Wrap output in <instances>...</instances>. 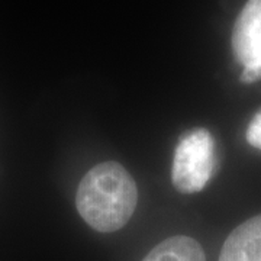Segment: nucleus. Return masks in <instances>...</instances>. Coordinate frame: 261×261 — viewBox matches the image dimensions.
<instances>
[{
    "label": "nucleus",
    "instance_id": "423d86ee",
    "mask_svg": "<svg viewBox=\"0 0 261 261\" xmlns=\"http://www.w3.org/2000/svg\"><path fill=\"white\" fill-rule=\"evenodd\" d=\"M247 141L254 148L261 149V109L254 115V118L250 122L247 128Z\"/></svg>",
    "mask_w": 261,
    "mask_h": 261
},
{
    "label": "nucleus",
    "instance_id": "39448f33",
    "mask_svg": "<svg viewBox=\"0 0 261 261\" xmlns=\"http://www.w3.org/2000/svg\"><path fill=\"white\" fill-rule=\"evenodd\" d=\"M142 261H206V257L196 240L176 235L154 247Z\"/></svg>",
    "mask_w": 261,
    "mask_h": 261
},
{
    "label": "nucleus",
    "instance_id": "f03ea898",
    "mask_svg": "<svg viewBox=\"0 0 261 261\" xmlns=\"http://www.w3.org/2000/svg\"><path fill=\"white\" fill-rule=\"evenodd\" d=\"M215 167V142L209 130L196 128L186 132L178 141L171 181L180 193L200 192L211 180Z\"/></svg>",
    "mask_w": 261,
    "mask_h": 261
},
{
    "label": "nucleus",
    "instance_id": "f257e3e1",
    "mask_svg": "<svg viewBox=\"0 0 261 261\" xmlns=\"http://www.w3.org/2000/svg\"><path fill=\"white\" fill-rule=\"evenodd\" d=\"M138 203V189L126 168L115 161L94 166L80 181L75 206L89 226L115 232L128 224Z\"/></svg>",
    "mask_w": 261,
    "mask_h": 261
},
{
    "label": "nucleus",
    "instance_id": "0eeeda50",
    "mask_svg": "<svg viewBox=\"0 0 261 261\" xmlns=\"http://www.w3.org/2000/svg\"><path fill=\"white\" fill-rule=\"evenodd\" d=\"M240 79L245 84L258 82V80H261V67H245Z\"/></svg>",
    "mask_w": 261,
    "mask_h": 261
},
{
    "label": "nucleus",
    "instance_id": "7ed1b4c3",
    "mask_svg": "<svg viewBox=\"0 0 261 261\" xmlns=\"http://www.w3.org/2000/svg\"><path fill=\"white\" fill-rule=\"evenodd\" d=\"M233 56L245 67H261V0H248L232 29Z\"/></svg>",
    "mask_w": 261,
    "mask_h": 261
},
{
    "label": "nucleus",
    "instance_id": "20e7f679",
    "mask_svg": "<svg viewBox=\"0 0 261 261\" xmlns=\"http://www.w3.org/2000/svg\"><path fill=\"white\" fill-rule=\"evenodd\" d=\"M219 261H261V214L238 225L228 235Z\"/></svg>",
    "mask_w": 261,
    "mask_h": 261
}]
</instances>
